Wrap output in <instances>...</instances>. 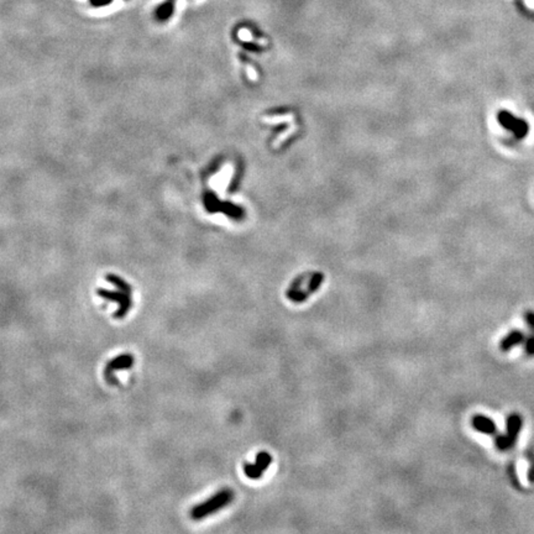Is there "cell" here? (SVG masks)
Wrapping results in <instances>:
<instances>
[{
  "label": "cell",
  "instance_id": "cell-1",
  "mask_svg": "<svg viewBox=\"0 0 534 534\" xmlns=\"http://www.w3.org/2000/svg\"><path fill=\"white\" fill-rule=\"evenodd\" d=\"M235 498V493L231 489H223L215 492L212 497H209L204 502L198 503L190 510V518L193 521H201L212 516L213 513L219 512L220 510L230 505Z\"/></svg>",
  "mask_w": 534,
  "mask_h": 534
},
{
  "label": "cell",
  "instance_id": "cell-2",
  "mask_svg": "<svg viewBox=\"0 0 534 534\" xmlns=\"http://www.w3.org/2000/svg\"><path fill=\"white\" fill-rule=\"evenodd\" d=\"M307 277L308 275H302L292 282L288 291L286 292V297L289 301L293 302V303H302V302L307 301L310 294L319 289L320 285L324 280L323 273H313L312 277H309L308 283Z\"/></svg>",
  "mask_w": 534,
  "mask_h": 534
},
{
  "label": "cell",
  "instance_id": "cell-3",
  "mask_svg": "<svg viewBox=\"0 0 534 534\" xmlns=\"http://www.w3.org/2000/svg\"><path fill=\"white\" fill-rule=\"evenodd\" d=\"M522 426H523V419L518 413H511L506 421V433L497 434L494 438V443L497 449L506 452L514 447L517 442V438L519 435Z\"/></svg>",
  "mask_w": 534,
  "mask_h": 534
},
{
  "label": "cell",
  "instance_id": "cell-4",
  "mask_svg": "<svg viewBox=\"0 0 534 534\" xmlns=\"http://www.w3.org/2000/svg\"><path fill=\"white\" fill-rule=\"evenodd\" d=\"M97 294L99 297H102L103 299L106 301L115 302L118 304V310L114 313V318L115 319H123L125 318V315L131 310L132 307V298H131V292L125 291V289L117 288V291H110V289H104L99 288L97 291Z\"/></svg>",
  "mask_w": 534,
  "mask_h": 534
},
{
  "label": "cell",
  "instance_id": "cell-5",
  "mask_svg": "<svg viewBox=\"0 0 534 534\" xmlns=\"http://www.w3.org/2000/svg\"><path fill=\"white\" fill-rule=\"evenodd\" d=\"M134 364H135V357L131 352H124V354H120L114 359H111L104 369V377H105L106 382L111 385L119 384V381L115 378L114 373L118 372V371L131 369Z\"/></svg>",
  "mask_w": 534,
  "mask_h": 534
},
{
  "label": "cell",
  "instance_id": "cell-6",
  "mask_svg": "<svg viewBox=\"0 0 534 534\" xmlns=\"http://www.w3.org/2000/svg\"><path fill=\"white\" fill-rule=\"evenodd\" d=\"M498 123L502 125L505 129H507L508 131H511L514 135V138L521 140L524 139L528 134V123L523 119H519V118L513 117L512 114L507 110H501L498 113Z\"/></svg>",
  "mask_w": 534,
  "mask_h": 534
},
{
  "label": "cell",
  "instance_id": "cell-7",
  "mask_svg": "<svg viewBox=\"0 0 534 534\" xmlns=\"http://www.w3.org/2000/svg\"><path fill=\"white\" fill-rule=\"evenodd\" d=\"M271 463H272V456L270 452L262 450L256 455L254 463H244V473L249 479L259 480L261 479L265 471L270 468Z\"/></svg>",
  "mask_w": 534,
  "mask_h": 534
},
{
  "label": "cell",
  "instance_id": "cell-8",
  "mask_svg": "<svg viewBox=\"0 0 534 534\" xmlns=\"http://www.w3.org/2000/svg\"><path fill=\"white\" fill-rule=\"evenodd\" d=\"M471 426L475 431H480L482 434L496 436L498 434L497 426L492 421L491 418L486 417L484 414H475L471 418Z\"/></svg>",
  "mask_w": 534,
  "mask_h": 534
},
{
  "label": "cell",
  "instance_id": "cell-9",
  "mask_svg": "<svg viewBox=\"0 0 534 534\" xmlns=\"http://www.w3.org/2000/svg\"><path fill=\"white\" fill-rule=\"evenodd\" d=\"M526 334L521 330H512L501 340L500 350L501 351H510L512 348L517 347L519 344H523L526 340Z\"/></svg>",
  "mask_w": 534,
  "mask_h": 534
},
{
  "label": "cell",
  "instance_id": "cell-10",
  "mask_svg": "<svg viewBox=\"0 0 534 534\" xmlns=\"http://www.w3.org/2000/svg\"><path fill=\"white\" fill-rule=\"evenodd\" d=\"M527 324L529 327V335L526 336V340L523 343L524 351L529 356H534V312L533 310H527L524 314Z\"/></svg>",
  "mask_w": 534,
  "mask_h": 534
},
{
  "label": "cell",
  "instance_id": "cell-11",
  "mask_svg": "<svg viewBox=\"0 0 534 534\" xmlns=\"http://www.w3.org/2000/svg\"><path fill=\"white\" fill-rule=\"evenodd\" d=\"M172 14H173V4L171 3V1H166V3H164L162 5H160L156 10L157 19L161 20V21L167 20V19L172 15Z\"/></svg>",
  "mask_w": 534,
  "mask_h": 534
},
{
  "label": "cell",
  "instance_id": "cell-12",
  "mask_svg": "<svg viewBox=\"0 0 534 534\" xmlns=\"http://www.w3.org/2000/svg\"><path fill=\"white\" fill-rule=\"evenodd\" d=\"M105 280L108 281V282L113 283L117 288H120V289H125V291H130L132 292L131 289V286L129 285V283L125 282L124 280H123L122 277H119V276H115V275H106L105 276Z\"/></svg>",
  "mask_w": 534,
  "mask_h": 534
},
{
  "label": "cell",
  "instance_id": "cell-13",
  "mask_svg": "<svg viewBox=\"0 0 534 534\" xmlns=\"http://www.w3.org/2000/svg\"><path fill=\"white\" fill-rule=\"evenodd\" d=\"M113 0H90V3L93 4L94 6H103V5H106V4H110Z\"/></svg>",
  "mask_w": 534,
  "mask_h": 534
}]
</instances>
